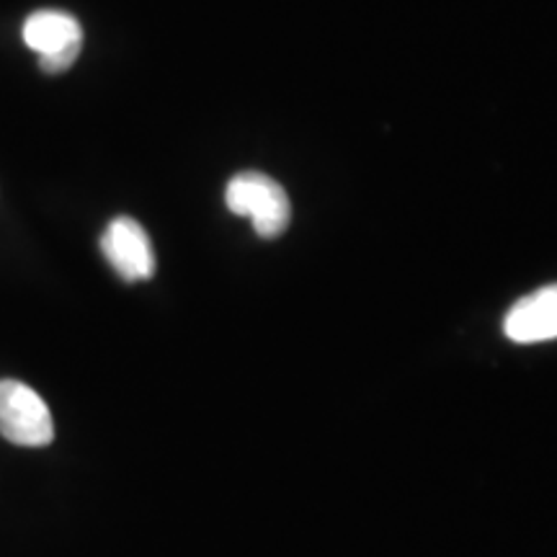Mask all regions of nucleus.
Returning <instances> with one entry per match:
<instances>
[{"label": "nucleus", "mask_w": 557, "mask_h": 557, "mask_svg": "<svg viewBox=\"0 0 557 557\" xmlns=\"http://www.w3.org/2000/svg\"><path fill=\"white\" fill-rule=\"evenodd\" d=\"M225 205L233 214L253 222L256 235L263 240H274L289 227L292 205L287 191L267 173L243 171L230 178Z\"/></svg>", "instance_id": "1"}, {"label": "nucleus", "mask_w": 557, "mask_h": 557, "mask_svg": "<svg viewBox=\"0 0 557 557\" xmlns=\"http://www.w3.org/2000/svg\"><path fill=\"white\" fill-rule=\"evenodd\" d=\"M101 253L124 282H148L156 274L150 235L132 218L111 220L101 235Z\"/></svg>", "instance_id": "4"}, {"label": "nucleus", "mask_w": 557, "mask_h": 557, "mask_svg": "<svg viewBox=\"0 0 557 557\" xmlns=\"http://www.w3.org/2000/svg\"><path fill=\"white\" fill-rule=\"evenodd\" d=\"M504 333L513 344H540L557 338V284L521 297L508 310Z\"/></svg>", "instance_id": "5"}, {"label": "nucleus", "mask_w": 557, "mask_h": 557, "mask_svg": "<svg viewBox=\"0 0 557 557\" xmlns=\"http://www.w3.org/2000/svg\"><path fill=\"white\" fill-rule=\"evenodd\" d=\"M0 436L16 447H47L54 423L47 403L18 380H0Z\"/></svg>", "instance_id": "2"}, {"label": "nucleus", "mask_w": 557, "mask_h": 557, "mask_svg": "<svg viewBox=\"0 0 557 557\" xmlns=\"http://www.w3.org/2000/svg\"><path fill=\"white\" fill-rule=\"evenodd\" d=\"M24 41L39 54V67L60 75L73 67L83 47V29L78 18L65 11H37L26 18Z\"/></svg>", "instance_id": "3"}]
</instances>
